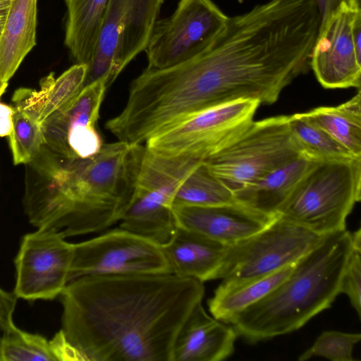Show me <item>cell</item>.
<instances>
[{"mask_svg": "<svg viewBox=\"0 0 361 361\" xmlns=\"http://www.w3.org/2000/svg\"><path fill=\"white\" fill-rule=\"evenodd\" d=\"M203 282L171 273L84 276L60 294L62 328L89 361H171Z\"/></svg>", "mask_w": 361, "mask_h": 361, "instance_id": "obj_1", "label": "cell"}, {"mask_svg": "<svg viewBox=\"0 0 361 361\" xmlns=\"http://www.w3.org/2000/svg\"><path fill=\"white\" fill-rule=\"evenodd\" d=\"M130 145L104 144L87 159L43 153L31 175L40 211L66 238L102 231L120 221L133 192Z\"/></svg>", "mask_w": 361, "mask_h": 361, "instance_id": "obj_2", "label": "cell"}, {"mask_svg": "<svg viewBox=\"0 0 361 361\" xmlns=\"http://www.w3.org/2000/svg\"><path fill=\"white\" fill-rule=\"evenodd\" d=\"M351 247V233L346 229L326 234L294 264L282 283L228 324L238 336L250 343L301 328L328 309L340 294L341 276Z\"/></svg>", "mask_w": 361, "mask_h": 361, "instance_id": "obj_3", "label": "cell"}, {"mask_svg": "<svg viewBox=\"0 0 361 361\" xmlns=\"http://www.w3.org/2000/svg\"><path fill=\"white\" fill-rule=\"evenodd\" d=\"M361 199V158L314 161L278 216L320 235L346 229Z\"/></svg>", "mask_w": 361, "mask_h": 361, "instance_id": "obj_4", "label": "cell"}, {"mask_svg": "<svg viewBox=\"0 0 361 361\" xmlns=\"http://www.w3.org/2000/svg\"><path fill=\"white\" fill-rule=\"evenodd\" d=\"M288 116L252 121L235 137L203 160L233 192L300 156Z\"/></svg>", "mask_w": 361, "mask_h": 361, "instance_id": "obj_5", "label": "cell"}, {"mask_svg": "<svg viewBox=\"0 0 361 361\" xmlns=\"http://www.w3.org/2000/svg\"><path fill=\"white\" fill-rule=\"evenodd\" d=\"M324 235L276 216L259 231L227 245L216 279L235 283L276 271L295 263Z\"/></svg>", "mask_w": 361, "mask_h": 361, "instance_id": "obj_6", "label": "cell"}, {"mask_svg": "<svg viewBox=\"0 0 361 361\" xmlns=\"http://www.w3.org/2000/svg\"><path fill=\"white\" fill-rule=\"evenodd\" d=\"M260 104L238 99L195 112L158 131L145 147L164 157L204 160L247 127Z\"/></svg>", "mask_w": 361, "mask_h": 361, "instance_id": "obj_7", "label": "cell"}, {"mask_svg": "<svg viewBox=\"0 0 361 361\" xmlns=\"http://www.w3.org/2000/svg\"><path fill=\"white\" fill-rule=\"evenodd\" d=\"M163 1H109L83 87L105 80L109 87L145 51Z\"/></svg>", "mask_w": 361, "mask_h": 361, "instance_id": "obj_8", "label": "cell"}, {"mask_svg": "<svg viewBox=\"0 0 361 361\" xmlns=\"http://www.w3.org/2000/svg\"><path fill=\"white\" fill-rule=\"evenodd\" d=\"M228 18L213 0H180L170 16L155 23L145 49L146 68H168L200 54L222 32Z\"/></svg>", "mask_w": 361, "mask_h": 361, "instance_id": "obj_9", "label": "cell"}, {"mask_svg": "<svg viewBox=\"0 0 361 361\" xmlns=\"http://www.w3.org/2000/svg\"><path fill=\"white\" fill-rule=\"evenodd\" d=\"M168 273L161 246L120 227L73 243L70 281L84 276Z\"/></svg>", "mask_w": 361, "mask_h": 361, "instance_id": "obj_10", "label": "cell"}, {"mask_svg": "<svg viewBox=\"0 0 361 361\" xmlns=\"http://www.w3.org/2000/svg\"><path fill=\"white\" fill-rule=\"evenodd\" d=\"M73 243L59 233L37 229L25 235L14 260L13 293L27 300H53L70 282Z\"/></svg>", "mask_w": 361, "mask_h": 361, "instance_id": "obj_11", "label": "cell"}, {"mask_svg": "<svg viewBox=\"0 0 361 361\" xmlns=\"http://www.w3.org/2000/svg\"><path fill=\"white\" fill-rule=\"evenodd\" d=\"M178 185L167 169L153 164L139 166L119 227L159 246L166 245L178 226L172 206Z\"/></svg>", "mask_w": 361, "mask_h": 361, "instance_id": "obj_12", "label": "cell"}, {"mask_svg": "<svg viewBox=\"0 0 361 361\" xmlns=\"http://www.w3.org/2000/svg\"><path fill=\"white\" fill-rule=\"evenodd\" d=\"M360 14L361 8L342 3L320 22L310 66L324 88L360 89L361 53L353 35Z\"/></svg>", "mask_w": 361, "mask_h": 361, "instance_id": "obj_13", "label": "cell"}, {"mask_svg": "<svg viewBox=\"0 0 361 361\" xmlns=\"http://www.w3.org/2000/svg\"><path fill=\"white\" fill-rule=\"evenodd\" d=\"M107 88L105 80L85 85L44 120L41 124L44 144L69 159H87L96 154L104 145L96 124Z\"/></svg>", "mask_w": 361, "mask_h": 361, "instance_id": "obj_14", "label": "cell"}, {"mask_svg": "<svg viewBox=\"0 0 361 361\" xmlns=\"http://www.w3.org/2000/svg\"><path fill=\"white\" fill-rule=\"evenodd\" d=\"M172 209L178 226L225 245L256 233L276 216L258 212L238 202L212 206L173 205Z\"/></svg>", "mask_w": 361, "mask_h": 361, "instance_id": "obj_15", "label": "cell"}, {"mask_svg": "<svg viewBox=\"0 0 361 361\" xmlns=\"http://www.w3.org/2000/svg\"><path fill=\"white\" fill-rule=\"evenodd\" d=\"M238 334L232 326L209 316L202 302L192 310L174 343L171 361H220L234 352Z\"/></svg>", "mask_w": 361, "mask_h": 361, "instance_id": "obj_16", "label": "cell"}, {"mask_svg": "<svg viewBox=\"0 0 361 361\" xmlns=\"http://www.w3.org/2000/svg\"><path fill=\"white\" fill-rule=\"evenodd\" d=\"M161 247L171 274L204 282L216 279L227 245L178 226Z\"/></svg>", "mask_w": 361, "mask_h": 361, "instance_id": "obj_17", "label": "cell"}, {"mask_svg": "<svg viewBox=\"0 0 361 361\" xmlns=\"http://www.w3.org/2000/svg\"><path fill=\"white\" fill-rule=\"evenodd\" d=\"M314 161L300 155L234 192L236 202L258 212L278 214Z\"/></svg>", "mask_w": 361, "mask_h": 361, "instance_id": "obj_18", "label": "cell"}, {"mask_svg": "<svg viewBox=\"0 0 361 361\" xmlns=\"http://www.w3.org/2000/svg\"><path fill=\"white\" fill-rule=\"evenodd\" d=\"M88 66L76 63L55 78L54 73L43 78L40 90L19 88L12 97L13 106L32 117L39 124L61 108L82 89Z\"/></svg>", "mask_w": 361, "mask_h": 361, "instance_id": "obj_19", "label": "cell"}, {"mask_svg": "<svg viewBox=\"0 0 361 361\" xmlns=\"http://www.w3.org/2000/svg\"><path fill=\"white\" fill-rule=\"evenodd\" d=\"M37 0H11L0 35V84L8 83L36 44Z\"/></svg>", "mask_w": 361, "mask_h": 361, "instance_id": "obj_20", "label": "cell"}, {"mask_svg": "<svg viewBox=\"0 0 361 361\" xmlns=\"http://www.w3.org/2000/svg\"><path fill=\"white\" fill-rule=\"evenodd\" d=\"M294 264L241 282H221L208 301L210 313L216 319L228 324L236 315L267 296L282 283L291 273Z\"/></svg>", "mask_w": 361, "mask_h": 361, "instance_id": "obj_21", "label": "cell"}, {"mask_svg": "<svg viewBox=\"0 0 361 361\" xmlns=\"http://www.w3.org/2000/svg\"><path fill=\"white\" fill-rule=\"evenodd\" d=\"M109 0H65V44L77 63L90 64Z\"/></svg>", "mask_w": 361, "mask_h": 361, "instance_id": "obj_22", "label": "cell"}, {"mask_svg": "<svg viewBox=\"0 0 361 361\" xmlns=\"http://www.w3.org/2000/svg\"><path fill=\"white\" fill-rule=\"evenodd\" d=\"M352 156L361 158V92L336 106H321L306 112Z\"/></svg>", "mask_w": 361, "mask_h": 361, "instance_id": "obj_23", "label": "cell"}, {"mask_svg": "<svg viewBox=\"0 0 361 361\" xmlns=\"http://www.w3.org/2000/svg\"><path fill=\"white\" fill-rule=\"evenodd\" d=\"M235 202L233 192L201 160L181 180L175 192L173 205L212 206Z\"/></svg>", "mask_w": 361, "mask_h": 361, "instance_id": "obj_24", "label": "cell"}, {"mask_svg": "<svg viewBox=\"0 0 361 361\" xmlns=\"http://www.w3.org/2000/svg\"><path fill=\"white\" fill-rule=\"evenodd\" d=\"M288 125L291 139L300 154L312 161L355 157L311 121L306 113L288 116Z\"/></svg>", "mask_w": 361, "mask_h": 361, "instance_id": "obj_25", "label": "cell"}, {"mask_svg": "<svg viewBox=\"0 0 361 361\" xmlns=\"http://www.w3.org/2000/svg\"><path fill=\"white\" fill-rule=\"evenodd\" d=\"M0 338V361H56L48 341L16 325L3 331Z\"/></svg>", "mask_w": 361, "mask_h": 361, "instance_id": "obj_26", "label": "cell"}, {"mask_svg": "<svg viewBox=\"0 0 361 361\" xmlns=\"http://www.w3.org/2000/svg\"><path fill=\"white\" fill-rule=\"evenodd\" d=\"M13 129L8 142L15 165L31 161L44 144L41 124L23 111L13 107Z\"/></svg>", "mask_w": 361, "mask_h": 361, "instance_id": "obj_27", "label": "cell"}, {"mask_svg": "<svg viewBox=\"0 0 361 361\" xmlns=\"http://www.w3.org/2000/svg\"><path fill=\"white\" fill-rule=\"evenodd\" d=\"M360 340L359 333L326 331L300 355L298 360L305 361L313 357H322L331 361H354L353 348Z\"/></svg>", "mask_w": 361, "mask_h": 361, "instance_id": "obj_28", "label": "cell"}, {"mask_svg": "<svg viewBox=\"0 0 361 361\" xmlns=\"http://www.w3.org/2000/svg\"><path fill=\"white\" fill-rule=\"evenodd\" d=\"M351 250L341 276L340 293L345 294L361 316V229L351 233Z\"/></svg>", "mask_w": 361, "mask_h": 361, "instance_id": "obj_29", "label": "cell"}, {"mask_svg": "<svg viewBox=\"0 0 361 361\" xmlns=\"http://www.w3.org/2000/svg\"><path fill=\"white\" fill-rule=\"evenodd\" d=\"M49 345L56 361L85 360L82 355L68 341L61 329L49 341Z\"/></svg>", "mask_w": 361, "mask_h": 361, "instance_id": "obj_30", "label": "cell"}, {"mask_svg": "<svg viewBox=\"0 0 361 361\" xmlns=\"http://www.w3.org/2000/svg\"><path fill=\"white\" fill-rule=\"evenodd\" d=\"M17 298L13 293L6 292L0 288V327L3 331L15 325L13 314Z\"/></svg>", "mask_w": 361, "mask_h": 361, "instance_id": "obj_31", "label": "cell"}, {"mask_svg": "<svg viewBox=\"0 0 361 361\" xmlns=\"http://www.w3.org/2000/svg\"><path fill=\"white\" fill-rule=\"evenodd\" d=\"M318 10L320 22L335 10L341 4L345 3L351 6L361 8V0H313Z\"/></svg>", "mask_w": 361, "mask_h": 361, "instance_id": "obj_32", "label": "cell"}, {"mask_svg": "<svg viewBox=\"0 0 361 361\" xmlns=\"http://www.w3.org/2000/svg\"><path fill=\"white\" fill-rule=\"evenodd\" d=\"M13 108L0 102V137L8 136L13 129Z\"/></svg>", "mask_w": 361, "mask_h": 361, "instance_id": "obj_33", "label": "cell"}, {"mask_svg": "<svg viewBox=\"0 0 361 361\" xmlns=\"http://www.w3.org/2000/svg\"><path fill=\"white\" fill-rule=\"evenodd\" d=\"M11 0H0V35L3 30L4 23L8 16ZM8 86V83L0 84V98L5 92Z\"/></svg>", "mask_w": 361, "mask_h": 361, "instance_id": "obj_34", "label": "cell"}, {"mask_svg": "<svg viewBox=\"0 0 361 361\" xmlns=\"http://www.w3.org/2000/svg\"><path fill=\"white\" fill-rule=\"evenodd\" d=\"M0 329H1V327H0Z\"/></svg>", "mask_w": 361, "mask_h": 361, "instance_id": "obj_35", "label": "cell"}]
</instances>
